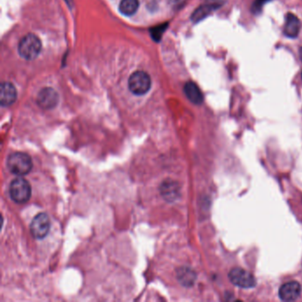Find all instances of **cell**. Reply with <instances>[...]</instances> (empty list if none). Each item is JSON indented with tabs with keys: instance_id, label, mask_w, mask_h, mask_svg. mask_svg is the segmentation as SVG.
I'll use <instances>...</instances> for the list:
<instances>
[{
	"instance_id": "cell-1",
	"label": "cell",
	"mask_w": 302,
	"mask_h": 302,
	"mask_svg": "<svg viewBox=\"0 0 302 302\" xmlns=\"http://www.w3.org/2000/svg\"><path fill=\"white\" fill-rule=\"evenodd\" d=\"M7 165L10 172L22 176L29 174L33 168L32 159L25 153L16 152L8 156Z\"/></svg>"
},
{
	"instance_id": "cell-2",
	"label": "cell",
	"mask_w": 302,
	"mask_h": 302,
	"mask_svg": "<svg viewBox=\"0 0 302 302\" xmlns=\"http://www.w3.org/2000/svg\"><path fill=\"white\" fill-rule=\"evenodd\" d=\"M31 185L27 180L18 177L12 181L9 186V194L12 199L18 204H24L31 197Z\"/></svg>"
},
{
	"instance_id": "cell-3",
	"label": "cell",
	"mask_w": 302,
	"mask_h": 302,
	"mask_svg": "<svg viewBox=\"0 0 302 302\" xmlns=\"http://www.w3.org/2000/svg\"><path fill=\"white\" fill-rule=\"evenodd\" d=\"M42 48V43L38 36L34 34H29L24 36L19 43V54L25 60L36 59Z\"/></svg>"
},
{
	"instance_id": "cell-4",
	"label": "cell",
	"mask_w": 302,
	"mask_h": 302,
	"mask_svg": "<svg viewBox=\"0 0 302 302\" xmlns=\"http://www.w3.org/2000/svg\"><path fill=\"white\" fill-rule=\"evenodd\" d=\"M129 88L135 95H144L151 88V78L149 75L143 71L133 73L129 79Z\"/></svg>"
},
{
	"instance_id": "cell-5",
	"label": "cell",
	"mask_w": 302,
	"mask_h": 302,
	"mask_svg": "<svg viewBox=\"0 0 302 302\" xmlns=\"http://www.w3.org/2000/svg\"><path fill=\"white\" fill-rule=\"evenodd\" d=\"M50 218L45 213L37 214L30 223V232L36 239H43L50 231Z\"/></svg>"
},
{
	"instance_id": "cell-6",
	"label": "cell",
	"mask_w": 302,
	"mask_h": 302,
	"mask_svg": "<svg viewBox=\"0 0 302 302\" xmlns=\"http://www.w3.org/2000/svg\"><path fill=\"white\" fill-rule=\"evenodd\" d=\"M229 278L234 285L238 287L248 289L256 286V277H254V275L240 268H235L230 270Z\"/></svg>"
},
{
	"instance_id": "cell-7",
	"label": "cell",
	"mask_w": 302,
	"mask_h": 302,
	"mask_svg": "<svg viewBox=\"0 0 302 302\" xmlns=\"http://www.w3.org/2000/svg\"><path fill=\"white\" fill-rule=\"evenodd\" d=\"M36 102L40 108L43 109H53L58 105L59 95L53 88H43L37 95Z\"/></svg>"
},
{
	"instance_id": "cell-8",
	"label": "cell",
	"mask_w": 302,
	"mask_h": 302,
	"mask_svg": "<svg viewBox=\"0 0 302 302\" xmlns=\"http://www.w3.org/2000/svg\"><path fill=\"white\" fill-rule=\"evenodd\" d=\"M301 287L298 282L291 281L283 284L279 289V297L284 301H293L298 298L300 294Z\"/></svg>"
},
{
	"instance_id": "cell-9",
	"label": "cell",
	"mask_w": 302,
	"mask_h": 302,
	"mask_svg": "<svg viewBox=\"0 0 302 302\" xmlns=\"http://www.w3.org/2000/svg\"><path fill=\"white\" fill-rule=\"evenodd\" d=\"M17 98V90L11 83L5 82L1 84L0 101L3 107H9L14 104Z\"/></svg>"
},
{
	"instance_id": "cell-10",
	"label": "cell",
	"mask_w": 302,
	"mask_h": 302,
	"mask_svg": "<svg viewBox=\"0 0 302 302\" xmlns=\"http://www.w3.org/2000/svg\"><path fill=\"white\" fill-rule=\"evenodd\" d=\"M162 196L167 202H175L179 197L180 188L178 184L172 180H166L160 188Z\"/></svg>"
},
{
	"instance_id": "cell-11",
	"label": "cell",
	"mask_w": 302,
	"mask_h": 302,
	"mask_svg": "<svg viewBox=\"0 0 302 302\" xmlns=\"http://www.w3.org/2000/svg\"><path fill=\"white\" fill-rule=\"evenodd\" d=\"M300 29V22L298 17L293 14L289 13L285 17L284 32L288 37H296Z\"/></svg>"
},
{
	"instance_id": "cell-12",
	"label": "cell",
	"mask_w": 302,
	"mask_h": 302,
	"mask_svg": "<svg viewBox=\"0 0 302 302\" xmlns=\"http://www.w3.org/2000/svg\"><path fill=\"white\" fill-rule=\"evenodd\" d=\"M184 90L186 97L193 104H202V102L204 100L203 94H202V90H199V88L196 83H193V82H188L184 85Z\"/></svg>"
},
{
	"instance_id": "cell-13",
	"label": "cell",
	"mask_w": 302,
	"mask_h": 302,
	"mask_svg": "<svg viewBox=\"0 0 302 302\" xmlns=\"http://www.w3.org/2000/svg\"><path fill=\"white\" fill-rule=\"evenodd\" d=\"M177 277L180 283L184 286H191L194 284L196 275L189 268H181L177 272Z\"/></svg>"
},
{
	"instance_id": "cell-14",
	"label": "cell",
	"mask_w": 302,
	"mask_h": 302,
	"mask_svg": "<svg viewBox=\"0 0 302 302\" xmlns=\"http://www.w3.org/2000/svg\"><path fill=\"white\" fill-rule=\"evenodd\" d=\"M216 10V8H214L211 5L205 4L199 7L196 11L191 15V20L193 22H198L204 20L206 17H208L209 15H211L213 12Z\"/></svg>"
},
{
	"instance_id": "cell-15",
	"label": "cell",
	"mask_w": 302,
	"mask_h": 302,
	"mask_svg": "<svg viewBox=\"0 0 302 302\" xmlns=\"http://www.w3.org/2000/svg\"><path fill=\"white\" fill-rule=\"evenodd\" d=\"M139 7L138 0H122L120 4V12L126 16L134 15Z\"/></svg>"
},
{
	"instance_id": "cell-16",
	"label": "cell",
	"mask_w": 302,
	"mask_h": 302,
	"mask_svg": "<svg viewBox=\"0 0 302 302\" xmlns=\"http://www.w3.org/2000/svg\"><path fill=\"white\" fill-rule=\"evenodd\" d=\"M270 0H256L252 6V11L254 14L258 15L263 10V6L269 2Z\"/></svg>"
},
{
	"instance_id": "cell-17",
	"label": "cell",
	"mask_w": 302,
	"mask_h": 302,
	"mask_svg": "<svg viewBox=\"0 0 302 302\" xmlns=\"http://www.w3.org/2000/svg\"><path fill=\"white\" fill-rule=\"evenodd\" d=\"M225 2H226V0H206L207 4L211 5L216 9L223 7V5L225 4Z\"/></svg>"
},
{
	"instance_id": "cell-18",
	"label": "cell",
	"mask_w": 302,
	"mask_h": 302,
	"mask_svg": "<svg viewBox=\"0 0 302 302\" xmlns=\"http://www.w3.org/2000/svg\"><path fill=\"white\" fill-rule=\"evenodd\" d=\"M163 31H164V26H162V27H161V29H158V28H157V29H155V32L152 33V34H153V36L155 37V39H157L158 37H161V35H160L159 33H162Z\"/></svg>"
},
{
	"instance_id": "cell-19",
	"label": "cell",
	"mask_w": 302,
	"mask_h": 302,
	"mask_svg": "<svg viewBox=\"0 0 302 302\" xmlns=\"http://www.w3.org/2000/svg\"><path fill=\"white\" fill-rule=\"evenodd\" d=\"M299 57H300V60H301L302 62V47L299 49Z\"/></svg>"
},
{
	"instance_id": "cell-20",
	"label": "cell",
	"mask_w": 302,
	"mask_h": 302,
	"mask_svg": "<svg viewBox=\"0 0 302 302\" xmlns=\"http://www.w3.org/2000/svg\"><path fill=\"white\" fill-rule=\"evenodd\" d=\"M301 76H302V75H301Z\"/></svg>"
}]
</instances>
